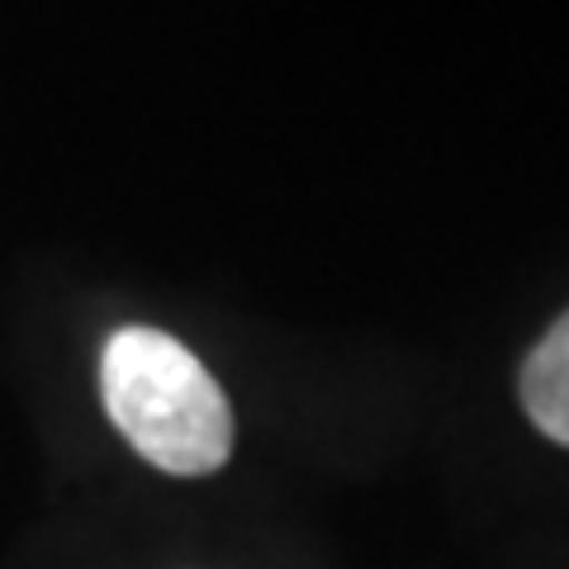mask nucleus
I'll return each instance as SVG.
<instances>
[{
    "label": "nucleus",
    "instance_id": "f257e3e1",
    "mask_svg": "<svg viewBox=\"0 0 569 569\" xmlns=\"http://www.w3.org/2000/svg\"><path fill=\"white\" fill-rule=\"evenodd\" d=\"M100 395L148 466L209 475L233 451V408L186 342L162 328H119L104 342Z\"/></svg>",
    "mask_w": 569,
    "mask_h": 569
},
{
    "label": "nucleus",
    "instance_id": "f03ea898",
    "mask_svg": "<svg viewBox=\"0 0 569 569\" xmlns=\"http://www.w3.org/2000/svg\"><path fill=\"white\" fill-rule=\"evenodd\" d=\"M522 408L537 432L569 447V313L550 328L522 366Z\"/></svg>",
    "mask_w": 569,
    "mask_h": 569
}]
</instances>
